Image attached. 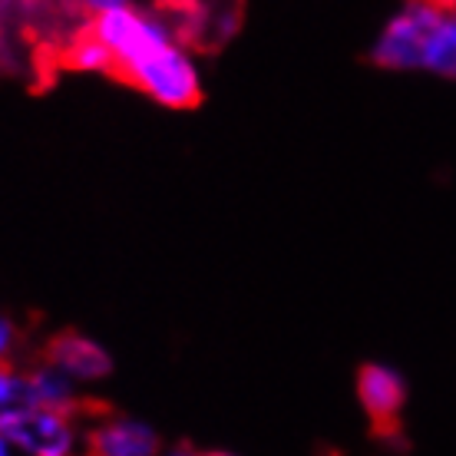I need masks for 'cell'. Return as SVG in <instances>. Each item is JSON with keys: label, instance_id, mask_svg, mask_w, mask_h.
I'll return each mask as SVG.
<instances>
[{"label": "cell", "instance_id": "obj_3", "mask_svg": "<svg viewBox=\"0 0 456 456\" xmlns=\"http://www.w3.org/2000/svg\"><path fill=\"white\" fill-rule=\"evenodd\" d=\"M83 411L23 403L0 413V434L11 440L13 456H77L83 453Z\"/></svg>", "mask_w": 456, "mask_h": 456}, {"label": "cell", "instance_id": "obj_2", "mask_svg": "<svg viewBox=\"0 0 456 456\" xmlns=\"http://www.w3.org/2000/svg\"><path fill=\"white\" fill-rule=\"evenodd\" d=\"M367 57L387 73L456 83V0H403L377 27Z\"/></svg>", "mask_w": 456, "mask_h": 456}, {"label": "cell", "instance_id": "obj_10", "mask_svg": "<svg viewBox=\"0 0 456 456\" xmlns=\"http://www.w3.org/2000/svg\"><path fill=\"white\" fill-rule=\"evenodd\" d=\"M23 403H30V394H27V367H17V361H11V364L0 361V413L17 411Z\"/></svg>", "mask_w": 456, "mask_h": 456}, {"label": "cell", "instance_id": "obj_7", "mask_svg": "<svg viewBox=\"0 0 456 456\" xmlns=\"http://www.w3.org/2000/svg\"><path fill=\"white\" fill-rule=\"evenodd\" d=\"M27 394H30V403L57 407V411H83V397H86V390H80L63 370L46 361L27 367Z\"/></svg>", "mask_w": 456, "mask_h": 456}, {"label": "cell", "instance_id": "obj_5", "mask_svg": "<svg viewBox=\"0 0 456 456\" xmlns=\"http://www.w3.org/2000/svg\"><path fill=\"white\" fill-rule=\"evenodd\" d=\"M44 361L53 364L57 370H63V374H67L80 390H86V394L96 387H103L116 370L113 351H110L103 341H96V338H90V334H83V331L53 334L44 347Z\"/></svg>", "mask_w": 456, "mask_h": 456}, {"label": "cell", "instance_id": "obj_9", "mask_svg": "<svg viewBox=\"0 0 456 456\" xmlns=\"http://www.w3.org/2000/svg\"><path fill=\"white\" fill-rule=\"evenodd\" d=\"M46 0H0V34H20L23 27L40 20Z\"/></svg>", "mask_w": 456, "mask_h": 456}, {"label": "cell", "instance_id": "obj_11", "mask_svg": "<svg viewBox=\"0 0 456 456\" xmlns=\"http://www.w3.org/2000/svg\"><path fill=\"white\" fill-rule=\"evenodd\" d=\"M20 351H23V328L7 311H0V361L11 364V361L20 357Z\"/></svg>", "mask_w": 456, "mask_h": 456}, {"label": "cell", "instance_id": "obj_4", "mask_svg": "<svg viewBox=\"0 0 456 456\" xmlns=\"http://www.w3.org/2000/svg\"><path fill=\"white\" fill-rule=\"evenodd\" d=\"M166 450V440L139 413L96 411L83 420V453L93 456H156Z\"/></svg>", "mask_w": 456, "mask_h": 456}, {"label": "cell", "instance_id": "obj_1", "mask_svg": "<svg viewBox=\"0 0 456 456\" xmlns=\"http://www.w3.org/2000/svg\"><path fill=\"white\" fill-rule=\"evenodd\" d=\"M86 30L103 40L116 60V73L149 103L172 113L202 103V63L172 13L139 0H116L86 17Z\"/></svg>", "mask_w": 456, "mask_h": 456}, {"label": "cell", "instance_id": "obj_6", "mask_svg": "<svg viewBox=\"0 0 456 456\" xmlns=\"http://www.w3.org/2000/svg\"><path fill=\"white\" fill-rule=\"evenodd\" d=\"M354 397H357V407L367 417V423H374L377 430H394L407 411L411 384L394 364L367 361L354 377Z\"/></svg>", "mask_w": 456, "mask_h": 456}, {"label": "cell", "instance_id": "obj_8", "mask_svg": "<svg viewBox=\"0 0 456 456\" xmlns=\"http://www.w3.org/2000/svg\"><path fill=\"white\" fill-rule=\"evenodd\" d=\"M63 63H67V69L83 73V77H106V73H116L113 53H110L103 40L93 37L90 30L69 37V44H63Z\"/></svg>", "mask_w": 456, "mask_h": 456}]
</instances>
